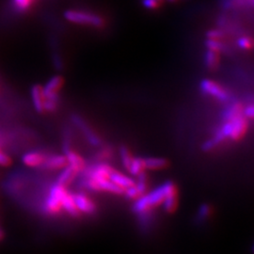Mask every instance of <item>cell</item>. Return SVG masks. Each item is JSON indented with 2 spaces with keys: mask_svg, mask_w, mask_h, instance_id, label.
<instances>
[{
  "mask_svg": "<svg viewBox=\"0 0 254 254\" xmlns=\"http://www.w3.org/2000/svg\"><path fill=\"white\" fill-rule=\"evenodd\" d=\"M237 46L243 50L250 51L254 48V41L250 37H242L237 41Z\"/></svg>",
  "mask_w": 254,
  "mask_h": 254,
  "instance_id": "cell-26",
  "label": "cell"
},
{
  "mask_svg": "<svg viewBox=\"0 0 254 254\" xmlns=\"http://www.w3.org/2000/svg\"><path fill=\"white\" fill-rule=\"evenodd\" d=\"M73 196L75 206L80 214L83 213L85 215H92L96 212V204L86 194L75 193L73 194Z\"/></svg>",
  "mask_w": 254,
  "mask_h": 254,
  "instance_id": "cell-9",
  "label": "cell"
},
{
  "mask_svg": "<svg viewBox=\"0 0 254 254\" xmlns=\"http://www.w3.org/2000/svg\"><path fill=\"white\" fill-rule=\"evenodd\" d=\"M66 191L67 189L58 183H56L50 188V191L48 197L46 198L44 207L46 213L51 216L58 215L59 213H61V211L63 210L62 200Z\"/></svg>",
  "mask_w": 254,
  "mask_h": 254,
  "instance_id": "cell-3",
  "label": "cell"
},
{
  "mask_svg": "<svg viewBox=\"0 0 254 254\" xmlns=\"http://www.w3.org/2000/svg\"><path fill=\"white\" fill-rule=\"evenodd\" d=\"M165 189L164 186H160L151 192L145 193L140 198L136 200L133 205V211L146 220H149V215L154 208L162 205L165 200Z\"/></svg>",
  "mask_w": 254,
  "mask_h": 254,
  "instance_id": "cell-1",
  "label": "cell"
},
{
  "mask_svg": "<svg viewBox=\"0 0 254 254\" xmlns=\"http://www.w3.org/2000/svg\"><path fill=\"white\" fill-rule=\"evenodd\" d=\"M120 156H121V160L123 162L125 169H127L128 171L133 159H134V156L131 153V151L127 148V146H121L120 147Z\"/></svg>",
  "mask_w": 254,
  "mask_h": 254,
  "instance_id": "cell-24",
  "label": "cell"
},
{
  "mask_svg": "<svg viewBox=\"0 0 254 254\" xmlns=\"http://www.w3.org/2000/svg\"><path fill=\"white\" fill-rule=\"evenodd\" d=\"M87 170V169H86ZM115 169L112 168L110 165L106 163H99L93 166L91 169L87 170L86 177L93 180H104L109 179L111 173Z\"/></svg>",
  "mask_w": 254,
  "mask_h": 254,
  "instance_id": "cell-11",
  "label": "cell"
},
{
  "mask_svg": "<svg viewBox=\"0 0 254 254\" xmlns=\"http://www.w3.org/2000/svg\"><path fill=\"white\" fill-rule=\"evenodd\" d=\"M145 158L134 157L128 172L131 173L133 176L137 177L141 173H145Z\"/></svg>",
  "mask_w": 254,
  "mask_h": 254,
  "instance_id": "cell-22",
  "label": "cell"
},
{
  "mask_svg": "<svg viewBox=\"0 0 254 254\" xmlns=\"http://www.w3.org/2000/svg\"><path fill=\"white\" fill-rule=\"evenodd\" d=\"M200 91L204 94L212 96L221 102H227L231 99L230 92L218 82L211 79H203L200 82Z\"/></svg>",
  "mask_w": 254,
  "mask_h": 254,
  "instance_id": "cell-4",
  "label": "cell"
},
{
  "mask_svg": "<svg viewBox=\"0 0 254 254\" xmlns=\"http://www.w3.org/2000/svg\"><path fill=\"white\" fill-rule=\"evenodd\" d=\"M212 214V208L209 204H202L199 209V212H198V217L200 218V220H206L207 218L211 216Z\"/></svg>",
  "mask_w": 254,
  "mask_h": 254,
  "instance_id": "cell-27",
  "label": "cell"
},
{
  "mask_svg": "<svg viewBox=\"0 0 254 254\" xmlns=\"http://www.w3.org/2000/svg\"><path fill=\"white\" fill-rule=\"evenodd\" d=\"M31 99L32 103L34 106V109L38 113H44L45 109H44V103H45V95H44V91H43V87L39 84H36L34 86H32L31 90Z\"/></svg>",
  "mask_w": 254,
  "mask_h": 254,
  "instance_id": "cell-15",
  "label": "cell"
},
{
  "mask_svg": "<svg viewBox=\"0 0 254 254\" xmlns=\"http://www.w3.org/2000/svg\"><path fill=\"white\" fill-rule=\"evenodd\" d=\"M72 121H73V124L81 130L83 135L86 136V138L90 141L91 145H101L102 141H101V138L99 137V136L97 134H95L94 131L91 129V127H89L79 116L73 115L72 116Z\"/></svg>",
  "mask_w": 254,
  "mask_h": 254,
  "instance_id": "cell-10",
  "label": "cell"
},
{
  "mask_svg": "<svg viewBox=\"0 0 254 254\" xmlns=\"http://www.w3.org/2000/svg\"><path fill=\"white\" fill-rule=\"evenodd\" d=\"M146 170L148 171H162L169 167V161L162 157L145 158Z\"/></svg>",
  "mask_w": 254,
  "mask_h": 254,
  "instance_id": "cell-20",
  "label": "cell"
},
{
  "mask_svg": "<svg viewBox=\"0 0 254 254\" xmlns=\"http://www.w3.org/2000/svg\"><path fill=\"white\" fill-rule=\"evenodd\" d=\"M65 156L67 158L68 165L73 168L78 173L85 172L87 169V162L80 154L76 153L68 146L65 148Z\"/></svg>",
  "mask_w": 254,
  "mask_h": 254,
  "instance_id": "cell-12",
  "label": "cell"
},
{
  "mask_svg": "<svg viewBox=\"0 0 254 254\" xmlns=\"http://www.w3.org/2000/svg\"><path fill=\"white\" fill-rule=\"evenodd\" d=\"M4 237V234H3V232H2V230L0 229V240L2 239Z\"/></svg>",
  "mask_w": 254,
  "mask_h": 254,
  "instance_id": "cell-32",
  "label": "cell"
},
{
  "mask_svg": "<svg viewBox=\"0 0 254 254\" xmlns=\"http://www.w3.org/2000/svg\"><path fill=\"white\" fill-rule=\"evenodd\" d=\"M46 157L47 156L41 152L31 151V152H27L22 156V162L30 168L42 167L43 164L46 161Z\"/></svg>",
  "mask_w": 254,
  "mask_h": 254,
  "instance_id": "cell-13",
  "label": "cell"
},
{
  "mask_svg": "<svg viewBox=\"0 0 254 254\" xmlns=\"http://www.w3.org/2000/svg\"><path fill=\"white\" fill-rule=\"evenodd\" d=\"M35 0H10V5L13 11L18 13H24L28 11Z\"/></svg>",
  "mask_w": 254,
  "mask_h": 254,
  "instance_id": "cell-23",
  "label": "cell"
},
{
  "mask_svg": "<svg viewBox=\"0 0 254 254\" xmlns=\"http://www.w3.org/2000/svg\"><path fill=\"white\" fill-rule=\"evenodd\" d=\"M64 17L74 24L79 25H86V26H92L94 27H102L105 25V20L100 15L86 12L83 10H75V9H69L64 12Z\"/></svg>",
  "mask_w": 254,
  "mask_h": 254,
  "instance_id": "cell-2",
  "label": "cell"
},
{
  "mask_svg": "<svg viewBox=\"0 0 254 254\" xmlns=\"http://www.w3.org/2000/svg\"><path fill=\"white\" fill-rule=\"evenodd\" d=\"M243 114H244L246 118L249 119V120H253L254 117V105H250L248 107H245L244 108V111H243Z\"/></svg>",
  "mask_w": 254,
  "mask_h": 254,
  "instance_id": "cell-31",
  "label": "cell"
},
{
  "mask_svg": "<svg viewBox=\"0 0 254 254\" xmlns=\"http://www.w3.org/2000/svg\"><path fill=\"white\" fill-rule=\"evenodd\" d=\"M207 39H213V40H222L225 37V33L218 29H211L206 33Z\"/></svg>",
  "mask_w": 254,
  "mask_h": 254,
  "instance_id": "cell-28",
  "label": "cell"
},
{
  "mask_svg": "<svg viewBox=\"0 0 254 254\" xmlns=\"http://www.w3.org/2000/svg\"><path fill=\"white\" fill-rule=\"evenodd\" d=\"M86 187L93 191H104L109 192L115 195H124L125 190L119 188L115 184H113L109 179H104V180H93L87 178L85 181Z\"/></svg>",
  "mask_w": 254,
  "mask_h": 254,
  "instance_id": "cell-6",
  "label": "cell"
},
{
  "mask_svg": "<svg viewBox=\"0 0 254 254\" xmlns=\"http://www.w3.org/2000/svg\"><path fill=\"white\" fill-rule=\"evenodd\" d=\"M165 189V200H164L163 208L168 214H173L179 204L178 198V189L177 186L172 181H167L163 184Z\"/></svg>",
  "mask_w": 254,
  "mask_h": 254,
  "instance_id": "cell-5",
  "label": "cell"
},
{
  "mask_svg": "<svg viewBox=\"0 0 254 254\" xmlns=\"http://www.w3.org/2000/svg\"><path fill=\"white\" fill-rule=\"evenodd\" d=\"M142 5L146 9H157L161 5V0H142Z\"/></svg>",
  "mask_w": 254,
  "mask_h": 254,
  "instance_id": "cell-29",
  "label": "cell"
},
{
  "mask_svg": "<svg viewBox=\"0 0 254 254\" xmlns=\"http://www.w3.org/2000/svg\"><path fill=\"white\" fill-rule=\"evenodd\" d=\"M205 65L210 71H217L220 64V53L207 50L205 54Z\"/></svg>",
  "mask_w": 254,
  "mask_h": 254,
  "instance_id": "cell-21",
  "label": "cell"
},
{
  "mask_svg": "<svg viewBox=\"0 0 254 254\" xmlns=\"http://www.w3.org/2000/svg\"><path fill=\"white\" fill-rule=\"evenodd\" d=\"M64 84V76L54 75L51 77L45 85V87H43L45 99L60 101V91L63 89Z\"/></svg>",
  "mask_w": 254,
  "mask_h": 254,
  "instance_id": "cell-8",
  "label": "cell"
},
{
  "mask_svg": "<svg viewBox=\"0 0 254 254\" xmlns=\"http://www.w3.org/2000/svg\"><path fill=\"white\" fill-rule=\"evenodd\" d=\"M230 124V134L229 138L233 141H239L245 136L249 129V119L246 118L244 115L227 121Z\"/></svg>",
  "mask_w": 254,
  "mask_h": 254,
  "instance_id": "cell-7",
  "label": "cell"
},
{
  "mask_svg": "<svg viewBox=\"0 0 254 254\" xmlns=\"http://www.w3.org/2000/svg\"><path fill=\"white\" fill-rule=\"evenodd\" d=\"M0 152H1V149H0Z\"/></svg>",
  "mask_w": 254,
  "mask_h": 254,
  "instance_id": "cell-33",
  "label": "cell"
},
{
  "mask_svg": "<svg viewBox=\"0 0 254 254\" xmlns=\"http://www.w3.org/2000/svg\"><path fill=\"white\" fill-rule=\"evenodd\" d=\"M205 46L208 50L216 51V52H223L227 47L225 44L222 42V40H213V39H207L205 41Z\"/></svg>",
  "mask_w": 254,
  "mask_h": 254,
  "instance_id": "cell-25",
  "label": "cell"
},
{
  "mask_svg": "<svg viewBox=\"0 0 254 254\" xmlns=\"http://www.w3.org/2000/svg\"><path fill=\"white\" fill-rule=\"evenodd\" d=\"M109 180L112 182L113 184H115L116 186H118L119 188L123 189V190H127L129 188H131L132 186H134L136 184V182L134 181V179H132L131 177L127 176L124 173L117 172L116 170H114L110 176H109Z\"/></svg>",
  "mask_w": 254,
  "mask_h": 254,
  "instance_id": "cell-16",
  "label": "cell"
},
{
  "mask_svg": "<svg viewBox=\"0 0 254 254\" xmlns=\"http://www.w3.org/2000/svg\"><path fill=\"white\" fill-rule=\"evenodd\" d=\"M62 206H63V210H65L71 217H73V218L79 217L80 213L75 206L73 194H71L68 190L66 191V193L63 197Z\"/></svg>",
  "mask_w": 254,
  "mask_h": 254,
  "instance_id": "cell-19",
  "label": "cell"
},
{
  "mask_svg": "<svg viewBox=\"0 0 254 254\" xmlns=\"http://www.w3.org/2000/svg\"><path fill=\"white\" fill-rule=\"evenodd\" d=\"M12 164V160L9 155L2 151L0 152V166L1 167H9Z\"/></svg>",
  "mask_w": 254,
  "mask_h": 254,
  "instance_id": "cell-30",
  "label": "cell"
},
{
  "mask_svg": "<svg viewBox=\"0 0 254 254\" xmlns=\"http://www.w3.org/2000/svg\"><path fill=\"white\" fill-rule=\"evenodd\" d=\"M66 166H68V161L65 155L58 154L52 155L50 157H46L45 163L41 168H44L45 170L49 171H57V170H63Z\"/></svg>",
  "mask_w": 254,
  "mask_h": 254,
  "instance_id": "cell-14",
  "label": "cell"
},
{
  "mask_svg": "<svg viewBox=\"0 0 254 254\" xmlns=\"http://www.w3.org/2000/svg\"><path fill=\"white\" fill-rule=\"evenodd\" d=\"M244 108L245 107L243 106V104L239 101L231 103V105L228 107L227 109H225V111L223 113L224 122L232 121V120H235V119L241 116V115H244L243 114Z\"/></svg>",
  "mask_w": 254,
  "mask_h": 254,
  "instance_id": "cell-18",
  "label": "cell"
},
{
  "mask_svg": "<svg viewBox=\"0 0 254 254\" xmlns=\"http://www.w3.org/2000/svg\"><path fill=\"white\" fill-rule=\"evenodd\" d=\"M77 175H78V173L71 166L68 165L64 169H63L62 173L59 174L57 183L64 186L65 188H67L68 186H70L75 180Z\"/></svg>",
  "mask_w": 254,
  "mask_h": 254,
  "instance_id": "cell-17",
  "label": "cell"
}]
</instances>
